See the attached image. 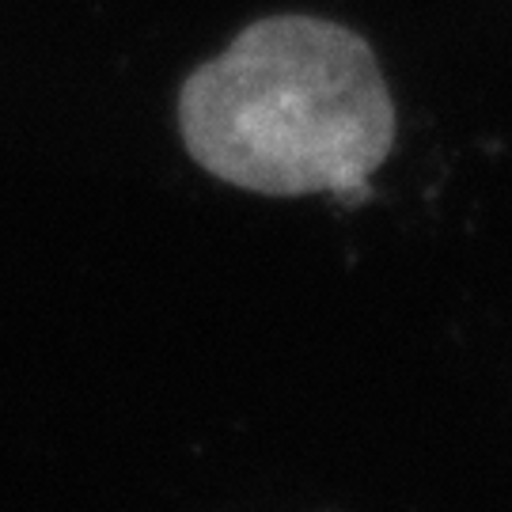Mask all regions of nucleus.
I'll return each mask as SVG.
<instances>
[{"label": "nucleus", "mask_w": 512, "mask_h": 512, "mask_svg": "<svg viewBox=\"0 0 512 512\" xmlns=\"http://www.w3.org/2000/svg\"><path fill=\"white\" fill-rule=\"evenodd\" d=\"M183 145L209 175L270 194L365 202L395 145V103L361 35L315 16H266L186 76Z\"/></svg>", "instance_id": "obj_1"}]
</instances>
